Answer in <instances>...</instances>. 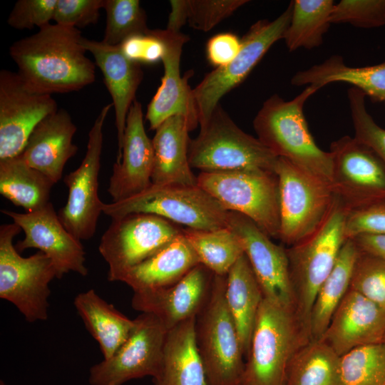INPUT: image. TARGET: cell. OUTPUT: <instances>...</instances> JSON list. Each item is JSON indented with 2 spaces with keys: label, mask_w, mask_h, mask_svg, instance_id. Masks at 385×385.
I'll list each match as a JSON object with an SVG mask.
<instances>
[{
  "label": "cell",
  "mask_w": 385,
  "mask_h": 385,
  "mask_svg": "<svg viewBox=\"0 0 385 385\" xmlns=\"http://www.w3.org/2000/svg\"><path fill=\"white\" fill-rule=\"evenodd\" d=\"M81 43L86 51L93 55L96 65L101 69L113 100L118 143L115 163H120L127 115L143 79L141 64L125 57L119 45L111 46L83 36Z\"/></svg>",
  "instance_id": "603a6c76"
},
{
  "label": "cell",
  "mask_w": 385,
  "mask_h": 385,
  "mask_svg": "<svg viewBox=\"0 0 385 385\" xmlns=\"http://www.w3.org/2000/svg\"><path fill=\"white\" fill-rule=\"evenodd\" d=\"M113 103L104 106L89 133L87 150L81 165L63 179L68 189L66 205L58 216L64 227L76 239L88 240L96 233L102 212L98 196V175L103 148V128Z\"/></svg>",
  "instance_id": "4fadbf2b"
},
{
  "label": "cell",
  "mask_w": 385,
  "mask_h": 385,
  "mask_svg": "<svg viewBox=\"0 0 385 385\" xmlns=\"http://www.w3.org/2000/svg\"><path fill=\"white\" fill-rule=\"evenodd\" d=\"M190 130L188 120L181 115L168 118L155 130L152 139L153 184L197 185L188 159Z\"/></svg>",
  "instance_id": "484cf974"
},
{
  "label": "cell",
  "mask_w": 385,
  "mask_h": 385,
  "mask_svg": "<svg viewBox=\"0 0 385 385\" xmlns=\"http://www.w3.org/2000/svg\"><path fill=\"white\" fill-rule=\"evenodd\" d=\"M103 9L106 24L102 41L106 44L118 46L131 36L150 30L145 11L138 0H104Z\"/></svg>",
  "instance_id": "8d00e7d4"
},
{
  "label": "cell",
  "mask_w": 385,
  "mask_h": 385,
  "mask_svg": "<svg viewBox=\"0 0 385 385\" xmlns=\"http://www.w3.org/2000/svg\"><path fill=\"white\" fill-rule=\"evenodd\" d=\"M57 0H19L8 19V24L16 29H39L53 20Z\"/></svg>",
  "instance_id": "7bdbcfd3"
},
{
  "label": "cell",
  "mask_w": 385,
  "mask_h": 385,
  "mask_svg": "<svg viewBox=\"0 0 385 385\" xmlns=\"http://www.w3.org/2000/svg\"><path fill=\"white\" fill-rule=\"evenodd\" d=\"M384 338L385 310L349 287L321 339L341 356Z\"/></svg>",
  "instance_id": "7402d4cb"
},
{
  "label": "cell",
  "mask_w": 385,
  "mask_h": 385,
  "mask_svg": "<svg viewBox=\"0 0 385 385\" xmlns=\"http://www.w3.org/2000/svg\"><path fill=\"white\" fill-rule=\"evenodd\" d=\"M104 0H57L53 19L56 24L74 27L96 24Z\"/></svg>",
  "instance_id": "b9f144b4"
},
{
  "label": "cell",
  "mask_w": 385,
  "mask_h": 385,
  "mask_svg": "<svg viewBox=\"0 0 385 385\" xmlns=\"http://www.w3.org/2000/svg\"><path fill=\"white\" fill-rule=\"evenodd\" d=\"M197 185L226 210L246 216L270 238L279 239V180L274 171L201 172Z\"/></svg>",
  "instance_id": "ba28073f"
},
{
  "label": "cell",
  "mask_w": 385,
  "mask_h": 385,
  "mask_svg": "<svg viewBox=\"0 0 385 385\" xmlns=\"http://www.w3.org/2000/svg\"><path fill=\"white\" fill-rule=\"evenodd\" d=\"M183 233L200 264L215 275L226 276L245 254L241 239L229 227L214 230L187 228Z\"/></svg>",
  "instance_id": "836d02e7"
},
{
  "label": "cell",
  "mask_w": 385,
  "mask_h": 385,
  "mask_svg": "<svg viewBox=\"0 0 385 385\" xmlns=\"http://www.w3.org/2000/svg\"><path fill=\"white\" fill-rule=\"evenodd\" d=\"M363 234L385 235V200L347 212L346 239Z\"/></svg>",
  "instance_id": "ee69618b"
},
{
  "label": "cell",
  "mask_w": 385,
  "mask_h": 385,
  "mask_svg": "<svg viewBox=\"0 0 385 385\" xmlns=\"http://www.w3.org/2000/svg\"><path fill=\"white\" fill-rule=\"evenodd\" d=\"M350 288L385 310V260L360 250Z\"/></svg>",
  "instance_id": "74e56055"
},
{
  "label": "cell",
  "mask_w": 385,
  "mask_h": 385,
  "mask_svg": "<svg viewBox=\"0 0 385 385\" xmlns=\"http://www.w3.org/2000/svg\"><path fill=\"white\" fill-rule=\"evenodd\" d=\"M78 29L48 24L14 42L9 54L32 91L51 95L79 91L96 80V63L86 56Z\"/></svg>",
  "instance_id": "6da1fadb"
},
{
  "label": "cell",
  "mask_w": 385,
  "mask_h": 385,
  "mask_svg": "<svg viewBox=\"0 0 385 385\" xmlns=\"http://www.w3.org/2000/svg\"><path fill=\"white\" fill-rule=\"evenodd\" d=\"M198 135L190 140L189 163L201 172L248 168L274 171L278 157L257 138L241 130L219 104Z\"/></svg>",
  "instance_id": "52a82bcc"
},
{
  "label": "cell",
  "mask_w": 385,
  "mask_h": 385,
  "mask_svg": "<svg viewBox=\"0 0 385 385\" xmlns=\"http://www.w3.org/2000/svg\"><path fill=\"white\" fill-rule=\"evenodd\" d=\"M111 219L132 213H145L199 230L228 227L229 211L196 185H155L125 200L102 205Z\"/></svg>",
  "instance_id": "5b68a950"
},
{
  "label": "cell",
  "mask_w": 385,
  "mask_h": 385,
  "mask_svg": "<svg viewBox=\"0 0 385 385\" xmlns=\"http://www.w3.org/2000/svg\"><path fill=\"white\" fill-rule=\"evenodd\" d=\"M383 343H384V344H385V338H384V342H383Z\"/></svg>",
  "instance_id": "f907efd6"
},
{
  "label": "cell",
  "mask_w": 385,
  "mask_h": 385,
  "mask_svg": "<svg viewBox=\"0 0 385 385\" xmlns=\"http://www.w3.org/2000/svg\"><path fill=\"white\" fill-rule=\"evenodd\" d=\"M226 276L214 274L210 293L196 317L195 339L208 385H240L245 361L225 298Z\"/></svg>",
  "instance_id": "8992f818"
},
{
  "label": "cell",
  "mask_w": 385,
  "mask_h": 385,
  "mask_svg": "<svg viewBox=\"0 0 385 385\" xmlns=\"http://www.w3.org/2000/svg\"><path fill=\"white\" fill-rule=\"evenodd\" d=\"M319 89L307 86L289 101L272 95L257 113L253 126L257 138L277 157L331 185L332 155L316 144L304 115L306 101Z\"/></svg>",
  "instance_id": "7a4b0ae2"
},
{
  "label": "cell",
  "mask_w": 385,
  "mask_h": 385,
  "mask_svg": "<svg viewBox=\"0 0 385 385\" xmlns=\"http://www.w3.org/2000/svg\"><path fill=\"white\" fill-rule=\"evenodd\" d=\"M58 110L51 95L30 89L18 73L0 71V160L21 154L29 135Z\"/></svg>",
  "instance_id": "2e32d148"
},
{
  "label": "cell",
  "mask_w": 385,
  "mask_h": 385,
  "mask_svg": "<svg viewBox=\"0 0 385 385\" xmlns=\"http://www.w3.org/2000/svg\"><path fill=\"white\" fill-rule=\"evenodd\" d=\"M119 46L125 57L140 64L162 61L165 51L164 44L154 30H150L147 34L131 36Z\"/></svg>",
  "instance_id": "f6af8a7d"
},
{
  "label": "cell",
  "mask_w": 385,
  "mask_h": 385,
  "mask_svg": "<svg viewBox=\"0 0 385 385\" xmlns=\"http://www.w3.org/2000/svg\"><path fill=\"white\" fill-rule=\"evenodd\" d=\"M196 317L168 331L154 385H208L195 339Z\"/></svg>",
  "instance_id": "4316f807"
},
{
  "label": "cell",
  "mask_w": 385,
  "mask_h": 385,
  "mask_svg": "<svg viewBox=\"0 0 385 385\" xmlns=\"http://www.w3.org/2000/svg\"><path fill=\"white\" fill-rule=\"evenodd\" d=\"M165 51L162 58L164 73L161 84L148 104L146 119L150 129L156 130L168 118L181 115L188 121L191 130L199 125L192 89L188 85L190 75L180 74V58L188 36L167 29H155Z\"/></svg>",
  "instance_id": "d6986e66"
},
{
  "label": "cell",
  "mask_w": 385,
  "mask_h": 385,
  "mask_svg": "<svg viewBox=\"0 0 385 385\" xmlns=\"http://www.w3.org/2000/svg\"><path fill=\"white\" fill-rule=\"evenodd\" d=\"M152 140L146 134L141 103L135 99L126 118L120 163H115L108 192L112 202L134 196L152 184L153 169Z\"/></svg>",
  "instance_id": "44dd1931"
},
{
  "label": "cell",
  "mask_w": 385,
  "mask_h": 385,
  "mask_svg": "<svg viewBox=\"0 0 385 385\" xmlns=\"http://www.w3.org/2000/svg\"><path fill=\"white\" fill-rule=\"evenodd\" d=\"M228 227L241 239L264 298L294 310L286 248L242 214L229 211Z\"/></svg>",
  "instance_id": "ac0fdd59"
},
{
  "label": "cell",
  "mask_w": 385,
  "mask_h": 385,
  "mask_svg": "<svg viewBox=\"0 0 385 385\" xmlns=\"http://www.w3.org/2000/svg\"><path fill=\"white\" fill-rule=\"evenodd\" d=\"M352 240L361 252L385 260V235L363 234Z\"/></svg>",
  "instance_id": "7dc6e473"
},
{
  "label": "cell",
  "mask_w": 385,
  "mask_h": 385,
  "mask_svg": "<svg viewBox=\"0 0 385 385\" xmlns=\"http://www.w3.org/2000/svg\"><path fill=\"white\" fill-rule=\"evenodd\" d=\"M133 320L130 335L114 354L90 369L91 385H123L158 374L168 330L151 314L141 313Z\"/></svg>",
  "instance_id": "5bb4252c"
},
{
  "label": "cell",
  "mask_w": 385,
  "mask_h": 385,
  "mask_svg": "<svg viewBox=\"0 0 385 385\" xmlns=\"http://www.w3.org/2000/svg\"><path fill=\"white\" fill-rule=\"evenodd\" d=\"M76 130L67 111L58 109L34 128L21 155L30 166L56 184L68 160L78 152L73 143Z\"/></svg>",
  "instance_id": "cb8c5ba5"
},
{
  "label": "cell",
  "mask_w": 385,
  "mask_h": 385,
  "mask_svg": "<svg viewBox=\"0 0 385 385\" xmlns=\"http://www.w3.org/2000/svg\"><path fill=\"white\" fill-rule=\"evenodd\" d=\"M170 4L171 11L165 29L179 33L188 20V0H171Z\"/></svg>",
  "instance_id": "c3c4849f"
},
{
  "label": "cell",
  "mask_w": 385,
  "mask_h": 385,
  "mask_svg": "<svg viewBox=\"0 0 385 385\" xmlns=\"http://www.w3.org/2000/svg\"><path fill=\"white\" fill-rule=\"evenodd\" d=\"M331 188L347 211L385 200V165L369 147L345 135L330 145Z\"/></svg>",
  "instance_id": "9a60e30c"
},
{
  "label": "cell",
  "mask_w": 385,
  "mask_h": 385,
  "mask_svg": "<svg viewBox=\"0 0 385 385\" xmlns=\"http://www.w3.org/2000/svg\"><path fill=\"white\" fill-rule=\"evenodd\" d=\"M241 40L231 33H222L212 37L207 44V56L216 68L231 62L237 55Z\"/></svg>",
  "instance_id": "bcb514c9"
},
{
  "label": "cell",
  "mask_w": 385,
  "mask_h": 385,
  "mask_svg": "<svg viewBox=\"0 0 385 385\" xmlns=\"http://www.w3.org/2000/svg\"><path fill=\"white\" fill-rule=\"evenodd\" d=\"M330 23H348L363 29L383 26L385 0H342L334 4Z\"/></svg>",
  "instance_id": "ab89813d"
},
{
  "label": "cell",
  "mask_w": 385,
  "mask_h": 385,
  "mask_svg": "<svg viewBox=\"0 0 385 385\" xmlns=\"http://www.w3.org/2000/svg\"><path fill=\"white\" fill-rule=\"evenodd\" d=\"M0 385H6L3 381H0Z\"/></svg>",
  "instance_id": "681fc988"
},
{
  "label": "cell",
  "mask_w": 385,
  "mask_h": 385,
  "mask_svg": "<svg viewBox=\"0 0 385 385\" xmlns=\"http://www.w3.org/2000/svg\"><path fill=\"white\" fill-rule=\"evenodd\" d=\"M214 274L200 264L175 284L135 292L132 307L156 317L168 331L197 317L208 297Z\"/></svg>",
  "instance_id": "ffe728a7"
},
{
  "label": "cell",
  "mask_w": 385,
  "mask_h": 385,
  "mask_svg": "<svg viewBox=\"0 0 385 385\" xmlns=\"http://www.w3.org/2000/svg\"><path fill=\"white\" fill-rule=\"evenodd\" d=\"M340 385H385V344L355 348L339 357Z\"/></svg>",
  "instance_id": "d590c367"
},
{
  "label": "cell",
  "mask_w": 385,
  "mask_h": 385,
  "mask_svg": "<svg viewBox=\"0 0 385 385\" xmlns=\"http://www.w3.org/2000/svg\"><path fill=\"white\" fill-rule=\"evenodd\" d=\"M173 222L157 215L132 213L112 219L98 251L108 265V279L140 263L182 232Z\"/></svg>",
  "instance_id": "7c38bea8"
},
{
  "label": "cell",
  "mask_w": 385,
  "mask_h": 385,
  "mask_svg": "<svg viewBox=\"0 0 385 385\" xmlns=\"http://www.w3.org/2000/svg\"><path fill=\"white\" fill-rule=\"evenodd\" d=\"M309 341L292 309L264 298L240 385H283L291 358Z\"/></svg>",
  "instance_id": "277c9868"
},
{
  "label": "cell",
  "mask_w": 385,
  "mask_h": 385,
  "mask_svg": "<svg viewBox=\"0 0 385 385\" xmlns=\"http://www.w3.org/2000/svg\"><path fill=\"white\" fill-rule=\"evenodd\" d=\"M337 82L351 84L366 96L385 103V62L352 67L346 65L341 56L334 55L319 64L297 72L291 79L294 86L314 85L320 88Z\"/></svg>",
  "instance_id": "f1b7e54d"
},
{
  "label": "cell",
  "mask_w": 385,
  "mask_h": 385,
  "mask_svg": "<svg viewBox=\"0 0 385 385\" xmlns=\"http://www.w3.org/2000/svg\"><path fill=\"white\" fill-rule=\"evenodd\" d=\"M292 1L273 21L259 20L241 39L240 49L227 65L205 75L192 89L200 126L211 116L220 100L241 83L270 48L282 39L291 19Z\"/></svg>",
  "instance_id": "8fae6325"
},
{
  "label": "cell",
  "mask_w": 385,
  "mask_h": 385,
  "mask_svg": "<svg viewBox=\"0 0 385 385\" xmlns=\"http://www.w3.org/2000/svg\"><path fill=\"white\" fill-rule=\"evenodd\" d=\"M53 185L47 176L30 166L21 154L0 160V193L26 212L50 202Z\"/></svg>",
  "instance_id": "1f68e13d"
},
{
  "label": "cell",
  "mask_w": 385,
  "mask_h": 385,
  "mask_svg": "<svg viewBox=\"0 0 385 385\" xmlns=\"http://www.w3.org/2000/svg\"><path fill=\"white\" fill-rule=\"evenodd\" d=\"M225 298L246 359L264 296L245 253L226 275Z\"/></svg>",
  "instance_id": "83f0119b"
},
{
  "label": "cell",
  "mask_w": 385,
  "mask_h": 385,
  "mask_svg": "<svg viewBox=\"0 0 385 385\" xmlns=\"http://www.w3.org/2000/svg\"><path fill=\"white\" fill-rule=\"evenodd\" d=\"M198 265L182 231L159 251L119 274L114 282H124L134 292L163 288L178 282Z\"/></svg>",
  "instance_id": "d4e9b609"
},
{
  "label": "cell",
  "mask_w": 385,
  "mask_h": 385,
  "mask_svg": "<svg viewBox=\"0 0 385 385\" xmlns=\"http://www.w3.org/2000/svg\"><path fill=\"white\" fill-rule=\"evenodd\" d=\"M274 172L279 180V239L292 246L316 230L335 200L331 185L307 173L283 158Z\"/></svg>",
  "instance_id": "30bf717a"
},
{
  "label": "cell",
  "mask_w": 385,
  "mask_h": 385,
  "mask_svg": "<svg viewBox=\"0 0 385 385\" xmlns=\"http://www.w3.org/2000/svg\"><path fill=\"white\" fill-rule=\"evenodd\" d=\"M247 0H188V20L190 27L208 31L231 16Z\"/></svg>",
  "instance_id": "60d3db41"
},
{
  "label": "cell",
  "mask_w": 385,
  "mask_h": 385,
  "mask_svg": "<svg viewBox=\"0 0 385 385\" xmlns=\"http://www.w3.org/2000/svg\"><path fill=\"white\" fill-rule=\"evenodd\" d=\"M339 357L323 340H309L291 358L283 385H340Z\"/></svg>",
  "instance_id": "d6a6232c"
},
{
  "label": "cell",
  "mask_w": 385,
  "mask_h": 385,
  "mask_svg": "<svg viewBox=\"0 0 385 385\" xmlns=\"http://www.w3.org/2000/svg\"><path fill=\"white\" fill-rule=\"evenodd\" d=\"M73 304L86 329L98 343L104 359L112 356L128 339L134 320L108 304L94 289L78 294Z\"/></svg>",
  "instance_id": "f546056e"
},
{
  "label": "cell",
  "mask_w": 385,
  "mask_h": 385,
  "mask_svg": "<svg viewBox=\"0 0 385 385\" xmlns=\"http://www.w3.org/2000/svg\"><path fill=\"white\" fill-rule=\"evenodd\" d=\"M347 96L354 138L372 150L385 165V129L368 113L366 96L361 91L352 87L348 90Z\"/></svg>",
  "instance_id": "f35d334b"
},
{
  "label": "cell",
  "mask_w": 385,
  "mask_h": 385,
  "mask_svg": "<svg viewBox=\"0 0 385 385\" xmlns=\"http://www.w3.org/2000/svg\"><path fill=\"white\" fill-rule=\"evenodd\" d=\"M332 0H294L289 24L282 38L289 51L319 46L331 23Z\"/></svg>",
  "instance_id": "e575fe53"
},
{
  "label": "cell",
  "mask_w": 385,
  "mask_h": 385,
  "mask_svg": "<svg viewBox=\"0 0 385 385\" xmlns=\"http://www.w3.org/2000/svg\"><path fill=\"white\" fill-rule=\"evenodd\" d=\"M347 212L335 196L333 206L320 226L300 242L286 248L294 311L308 340L311 311L316 296L346 240Z\"/></svg>",
  "instance_id": "3957f363"
},
{
  "label": "cell",
  "mask_w": 385,
  "mask_h": 385,
  "mask_svg": "<svg viewBox=\"0 0 385 385\" xmlns=\"http://www.w3.org/2000/svg\"><path fill=\"white\" fill-rule=\"evenodd\" d=\"M359 252L352 239L346 240L312 306L309 320L310 340H319L323 337L334 313L350 287L353 269Z\"/></svg>",
  "instance_id": "4dcf8cb0"
},
{
  "label": "cell",
  "mask_w": 385,
  "mask_h": 385,
  "mask_svg": "<svg viewBox=\"0 0 385 385\" xmlns=\"http://www.w3.org/2000/svg\"><path fill=\"white\" fill-rule=\"evenodd\" d=\"M21 231L14 222L0 226V297L12 303L26 321H44L56 270L41 251L27 257L19 255L13 240Z\"/></svg>",
  "instance_id": "9c48e42d"
},
{
  "label": "cell",
  "mask_w": 385,
  "mask_h": 385,
  "mask_svg": "<svg viewBox=\"0 0 385 385\" xmlns=\"http://www.w3.org/2000/svg\"><path fill=\"white\" fill-rule=\"evenodd\" d=\"M1 211L10 217L24 233V237L15 246L18 252L36 248L43 252L53 263L57 279L70 272L81 276L88 274L86 252L81 240L64 227L51 202L30 212L4 209Z\"/></svg>",
  "instance_id": "e0dca14e"
}]
</instances>
